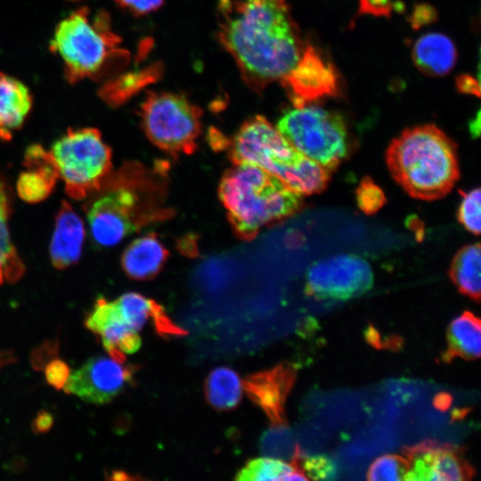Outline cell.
I'll use <instances>...</instances> for the list:
<instances>
[{"label":"cell","instance_id":"21","mask_svg":"<svg viewBox=\"0 0 481 481\" xmlns=\"http://www.w3.org/2000/svg\"><path fill=\"white\" fill-rule=\"evenodd\" d=\"M167 257V250L154 234H146L132 241L125 249L121 264L133 279L145 280L157 274Z\"/></svg>","mask_w":481,"mask_h":481},{"label":"cell","instance_id":"25","mask_svg":"<svg viewBox=\"0 0 481 481\" xmlns=\"http://www.w3.org/2000/svg\"><path fill=\"white\" fill-rule=\"evenodd\" d=\"M241 390L238 374L227 367L212 371L205 384L207 400L218 410L234 408L241 398Z\"/></svg>","mask_w":481,"mask_h":481},{"label":"cell","instance_id":"34","mask_svg":"<svg viewBox=\"0 0 481 481\" xmlns=\"http://www.w3.org/2000/svg\"><path fill=\"white\" fill-rule=\"evenodd\" d=\"M457 89L463 94L480 95L479 83L470 75H461L456 79Z\"/></svg>","mask_w":481,"mask_h":481},{"label":"cell","instance_id":"5","mask_svg":"<svg viewBox=\"0 0 481 481\" xmlns=\"http://www.w3.org/2000/svg\"><path fill=\"white\" fill-rule=\"evenodd\" d=\"M142 172L133 165L109 175L86 199L84 209L93 240L112 247L154 218L158 211L146 208L142 196Z\"/></svg>","mask_w":481,"mask_h":481},{"label":"cell","instance_id":"24","mask_svg":"<svg viewBox=\"0 0 481 481\" xmlns=\"http://www.w3.org/2000/svg\"><path fill=\"white\" fill-rule=\"evenodd\" d=\"M10 203L4 183L0 179V285L16 281L24 273V265L12 243L8 219Z\"/></svg>","mask_w":481,"mask_h":481},{"label":"cell","instance_id":"27","mask_svg":"<svg viewBox=\"0 0 481 481\" xmlns=\"http://www.w3.org/2000/svg\"><path fill=\"white\" fill-rule=\"evenodd\" d=\"M409 463L397 454H385L376 459L367 471L368 480H407Z\"/></svg>","mask_w":481,"mask_h":481},{"label":"cell","instance_id":"10","mask_svg":"<svg viewBox=\"0 0 481 481\" xmlns=\"http://www.w3.org/2000/svg\"><path fill=\"white\" fill-rule=\"evenodd\" d=\"M373 284L369 263L353 254L334 255L314 263L306 275L305 291L316 299L346 300L367 292Z\"/></svg>","mask_w":481,"mask_h":481},{"label":"cell","instance_id":"15","mask_svg":"<svg viewBox=\"0 0 481 481\" xmlns=\"http://www.w3.org/2000/svg\"><path fill=\"white\" fill-rule=\"evenodd\" d=\"M85 325L101 338L105 350L117 361L124 363L126 355L141 346L137 331L124 320L115 301L98 298Z\"/></svg>","mask_w":481,"mask_h":481},{"label":"cell","instance_id":"20","mask_svg":"<svg viewBox=\"0 0 481 481\" xmlns=\"http://www.w3.org/2000/svg\"><path fill=\"white\" fill-rule=\"evenodd\" d=\"M32 106L28 87L17 78L0 72V138L8 140L24 122Z\"/></svg>","mask_w":481,"mask_h":481},{"label":"cell","instance_id":"36","mask_svg":"<svg viewBox=\"0 0 481 481\" xmlns=\"http://www.w3.org/2000/svg\"><path fill=\"white\" fill-rule=\"evenodd\" d=\"M451 397L448 395H439L436 401L435 404L437 408L440 409H446L448 405L450 404Z\"/></svg>","mask_w":481,"mask_h":481},{"label":"cell","instance_id":"32","mask_svg":"<svg viewBox=\"0 0 481 481\" xmlns=\"http://www.w3.org/2000/svg\"><path fill=\"white\" fill-rule=\"evenodd\" d=\"M123 9L134 15L142 16L159 9L165 0H115Z\"/></svg>","mask_w":481,"mask_h":481},{"label":"cell","instance_id":"29","mask_svg":"<svg viewBox=\"0 0 481 481\" xmlns=\"http://www.w3.org/2000/svg\"><path fill=\"white\" fill-rule=\"evenodd\" d=\"M461 193L462 198L458 210L459 222L466 230L477 235L481 225L480 189L476 188Z\"/></svg>","mask_w":481,"mask_h":481},{"label":"cell","instance_id":"22","mask_svg":"<svg viewBox=\"0 0 481 481\" xmlns=\"http://www.w3.org/2000/svg\"><path fill=\"white\" fill-rule=\"evenodd\" d=\"M447 348L442 355L444 362L456 357L475 360L480 356V320L469 311L452 320L447 329Z\"/></svg>","mask_w":481,"mask_h":481},{"label":"cell","instance_id":"13","mask_svg":"<svg viewBox=\"0 0 481 481\" xmlns=\"http://www.w3.org/2000/svg\"><path fill=\"white\" fill-rule=\"evenodd\" d=\"M409 463L407 481H465L475 475L464 458L463 448L434 440H425L404 448Z\"/></svg>","mask_w":481,"mask_h":481},{"label":"cell","instance_id":"14","mask_svg":"<svg viewBox=\"0 0 481 481\" xmlns=\"http://www.w3.org/2000/svg\"><path fill=\"white\" fill-rule=\"evenodd\" d=\"M296 380V368L281 363L272 369L249 376L243 387L275 428L286 426L285 403Z\"/></svg>","mask_w":481,"mask_h":481},{"label":"cell","instance_id":"9","mask_svg":"<svg viewBox=\"0 0 481 481\" xmlns=\"http://www.w3.org/2000/svg\"><path fill=\"white\" fill-rule=\"evenodd\" d=\"M147 137L173 154L192 153L200 133L201 110L185 96L170 92H150L140 107Z\"/></svg>","mask_w":481,"mask_h":481},{"label":"cell","instance_id":"16","mask_svg":"<svg viewBox=\"0 0 481 481\" xmlns=\"http://www.w3.org/2000/svg\"><path fill=\"white\" fill-rule=\"evenodd\" d=\"M85 225L67 201H62L56 215L49 254L56 269H64L78 261L85 240Z\"/></svg>","mask_w":481,"mask_h":481},{"label":"cell","instance_id":"23","mask_svg":"<svg viewBox=\"0 0 481 481\" xmlns=\"http://www.w3.org/2000/svg\"><path fill=\"white\" fill-rule=\"evenodd\" d=\"M449 275L459 291L476 302L481 294V250L479 243L461 248L453 257Z\"/></svg>","mask_w":481,"mask_h":481},{"label":"cell","instance_id":"30","mask_svg":"<svg viewBox=\"0 0 481 481\" xmlns=\"http://www.w3.org/2000/svg\"><path fill=\"white\" fill-rule=\"evenodd\" d=\"M358 208L366 215L377 213L386 203L382 189L370 177H364L355 191Z\"/></svg>","mask_w":481,"mask_h":481},{"label":"cell","instance_id":"18","mask_svg":"<svg viewBox=\"0 0 481 481\" xmlns=\"http://www.w3.org/2000/svg\"><path fill=\"white\" fill-rule=\"evenodd\" d=\"M114 301L124 320L136 331L150 323L160 335L177 336L183 333L168 318L160 305L139 293H126Z\"/></svg>","mask_w":481,"mask_h":481},{"label":"cell","instance_id":"35","mask_svg":"<svg viewBox=\"0 0 481 481\" xmlns=\"http://www.w3.org/2000/svg\"><path fill=\"white\" fill-rule=\"evenodd\" d=\"M53 423V418L51 413L45 411L38 412L32 422V428L35 432L42 433L47 431Z\"/></svg>","mask_w":481,"mask_h":481},{"label":"cell","instance_id":"11","mask_svg":"<svg viewBox=\"0 0 481 481\" xmlns=\"http://www.w3.org/2000/svg\"><path fill=\"white\" fill-rule=\"evenodd\" d=\"M280 82L296 108L342 93L337 68L321 49L309 42H305L298 61Z\"/></svg>","mask_w":481,"mask_h":481},{"label":"cell","instance_id":"2","mask_svg":"<svg viewBox=\"0 0 481 481\" xmlns=\"http://www.w3.org/2000/svg\"><path fill=\"white\" fill-rule=\"evenodd\" d=\"M386 161L396 183L419 200L445 196L460 177L456 144L434 125L404 130L387 147Z\"/></svg>","mask_w":481,"mask_h":481},{"label":"cell","instance_id":"4","mask_svg":"<svg viewBox=\"0 0 481 481\" xmlns=\"http://www.w3.org/2000/svg\"><path fill=\"white\" fill-rule=\"evenodd\" d=\"M231 156L234 164L256 165L302 196L320 193L330 178L329 169L298 152L261 116L240 127L232 140Z\"/></svg>","mask_w":481,"mask_h":481},{"label":"cell","instance_id":"26","mask_svg":"<svg viewBox=\"0 0 481 481\" xmlns=\"http://www.w3.org/2000/svg\"><path fill=\"white\" fill-rule=\"evenodd\" d=\"M236 478L254 481L307 480L294 463L272 458H258L249 461L239 471Z\"/></svg>","mask_w":481,"mask_h":481},{"label":"cell","instance_id":"17","mask_svg":"<svg viewBox=\"0 0 481 481\" xmlns=\"http://www.w3.org/2000/svg\"><path fill=\"white\" fill-rule=\"evenodd\" d=\"M26 170L18 177V195L28 203L45 200L53 189L59 173L49 152L40 145H31L25 153Z\"/></svg>","mask_w":481,"mask_h":481},{"label":"cell","instance_id":"1","mask_svg":"<svg viewBox=\"0 0 481 481\" xmlns=\"http://www.w3.org/2000/svg\"><path fill=\"white\" fill-rule=\"evenodd\" d=\"M218 38L244 81L261 91L281 81L304 46L287 0H217Z\"/></svg>","mask_w":481,"mask_h":481},{"label":"cell","instance_id":"31","mask_svg":"<svg viewBox=\"0 0 481 481\" xmlns=\"http://www.w3.org/2000/svg\"><path fill=\"white\" fill-rule=\"evenodd\" d=\"M47 382L56 389L63 388L69 375V366L61 360L50 361L45 368Z\"/></svg>","mask_w":481,"mask_h":481},{"label":"cell","instance_id":"6","mask_svg":"<svg viewBox=\"0 0 481 481\" xmlns=\"http://www.w3.org/2000/svg\"><path fill=\"white\" fill-rule=\"evenodd\" d=\"M119 42L105 13L91 19L89 10L83 7L58 24L50 48L62 60L68 80L78 82L97 75L120 52Z\"/></svg>","mask_w":481,"mask_h":481},{"label":"cell","instance_id":"3","mask_svg":"<svg viewBox=\"0 0 481 481\" xmlns=\"http://www.w3.org/2000/svg\"><path fill=\"white\" fill-rule=\"evenodd\" d=\"M218 192L233 229L245 240L253 239L264 226L293 215L302 206V195L249 163H237L229 169Z\"/></svg>","mask_w":481,"mask_h":481},{"label":"cell","instance_id":"19","mask_svg":"<svg viewBox=\"0 0 481 481\" xmlns=\"http://www.w3.org/2000/svg\"><path fill=\"white\" fill-rule=\"evenodd\" d=\"M412 58L424 75L444 76L450 72L457 60V51L452 41L442 33H428L417 39Z\"/></svg>","mask_w":481,"mask_h":481},{"label":"cell","instance_id":"8","mask_svg":"<svg viewBox=\"0 0 481 481\" xmlns=\"http://www.w3.org/2000/svg\"><path fill=\"white\" fill-rule=\"evenodd\" d=\"M67 194L86 200L99 189L111 170V151L92 127L69 129L49 151Z\"/></svg>","mask_w":481,"mask_h":481},{"label":"cell","instance_id":"28","mask_svg":"<svg viewBox=\"0 0 481 481\" xmlns=\"http://www.w3.org/2000/svg\"><path fill=\"white\" fill-rule=\"evenodd\" d=\"M292 463L306 476L307 480H333L337 478V467L332 459L326 455L300 456L297 452Z\"/></svg>","mask_w":481,"mask_h":481},{"label":"cell","instance_id":"7","mask_svg":"<svg viewBox=\"0 0 481 481\" xmlns=\"http://www.w3.org/2000/svg\"><path fill=\"white\" fill-rule=\"evenodd\" d=\"M276 128L298 152L330 171L349 152L343 118L316 105L294 107L281 116Z\"/></svg>","mask_w":481,"mask_h":481},{"label":"cell","instance_id":"37","mask_svg":"<svg viewBox=\"0 0 481 481\" xmlns=\"http://www.w3.org/2000/svg\"><path fill=\"white\" fill-rule=\"evenodd\" d=\"M10 359H11L10 356L5 357L4 354H1V353H0V367H1L5 362H9Z\"/></svg>","mask_w":481,"mask_h":481},{"label":"cell","instance_id":"33","mask_svg":"<svg viewBox=\"0 0 481 481\" xmlns=\"http://www.w3.org/2000/svg\"><path fill=\"white\" fill-rule=\"evenodd\" d=\"M392 11V0H360V13L388 17Z\"/></svg>","mask_w":481,"mask_h":481},{"label":"cell","instance_id":"12","mask_svg":"<svg viewBox=\"0 0 481 481\" xmlns=\"http://www.w3.org/2000/svg\"><path fill=\"white\" fill-rule=\"evenodd\" d=\"M134 372L135 368L126 365L125 362L97 355L69 373L63 389L84 402L103 404L110 402L131 383Z\"/></svg>","mask_w":481,"mask_h":481}]
</instances>
